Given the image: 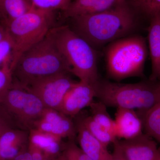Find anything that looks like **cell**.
I'll return each instance as SVG.
<instances>
[{
  "mask_svg": "<svg viewBox=\"0 0 160 160\" xmlns=\"http://www.w3.org/2000/svg\"><path fill=\"white\" fill-rule=\"evenodd\" d=\"M69 19L72 30L96 49L128 36L137 25L134 9L126 0L106 11Z\"/></svg>",
  "mask_w": 160,
  "mask_h": 160,
  "instance_id": "1",
  "label": "cell"
},
{
  "mask_svg": "<svg viewBox=\"0 0 160 160\" xmlns=\"http://www.w3.org/2000/svg\"><path fill=\"white\" fill-rule=\"evenodd\" d=\"M65 72L71 73L58 46L54 27L21 56L12 70L13 82L26 87L40 79Z\"/></svg>",
  "mask_w": 160,
  "mask_h": 160,
  "instance_id": "2",
  "label": "cell"
},
{
  "mask_svg": "<svg viewBox=\"0 0 160 160\" xmlns=\"http://www.w3.org/2000/svg\"><path fill=\"white\" fill-rule=\"evenodd\" d=\"M151 82L124 84L99 79L94 85L96 98L107 107L144 112L160 101V82Z\"/></svg>",
  "mask_w": 160,
  "mask_h": 160,
  "instance_id": "3",
  "label": "cell"
},
{
  "mask_svg": "<svg viewBox=\"0 0 160 160\" xmlns=\"http://www.w3.org/2000/svg\"><path fill=\"white\" fill-rule=\"evenodd\" d=\"M148 53L146 40L141 36H128L109 43L105 50L108 76L118 82L143 76Z\"/></svg>",
  "mask_w": 160,
  "mask_h": 160,
  "instance_id": "4",
  "label": "cell"
},
{
  "mask_svg": "<svg viewBox=\"0 0 160 160\" xmlns=\"http://www.w3.org/2000/svg\"><path fill=\"white\" fill-rule=\"evenodd\" d=\"M54 11L32 7L19 17L3 25L12 44L10 67L13 70L21 56L55 27Z\"/></svg>",
  "mask_w": 160,
  "mask_h": 160,
  "instance_id": "5",
  "label": "cell"
},
{
  "mask_svg": "<svg viewBox=\"0 0 160 160\" xmlns=\"http://www.w3.org/2000/svg\"><path fill=\"white\" fill-rule=\"evenodd\" d=\"M54 31L58 46L71 74L81 82L94 85L100 79L96 49L72 31L68 25L54 27Z\"/></svg>",
  "mask_w": 160,
  "mask_h": 160,
  "instance_id": "6",
  "label": "cell"
},
{
  "mask_svg": "<svg viewBox=\"0 0 160 160\" xmlns=\"http://www.w3.org/2000/svg\"><path fill=\"white\" fill-rule=\"evenodd\" d=\"M2 102L18 128L28 131L46 108L37 95L13 82Z\"/></svg>",
  "mask_w": 160,
  "mask_h": 160,
  "instance_id": "7",
  "label": "cell"
},
{
  "mask_svg": "<svg viewBox=\"0 0 160 160\" xmlns=\"http://www.w3.org/2000/svg\"><path fill=\"white\" fill-rule=\"evenodd\" d=\"M71 74L65 72L43 78L26 88L37 95L46 108L58 110L66 93L77 82Z\"/></svg>",
  "mask_w": 160,
  "mask_h": 160,
  "instance_id": "8",
  "label": "cell"
},
{
  "mask_svg": "<svg viewBox=\"0 0 160 160\" xmlns=\"http://www.w3.org/2000/svg\"><path fill=\"white\" fill-rule=\"evenodd\" d=\"M33 129L60 138L74 140L77 136L75 123L71 118L56 109L46 108L34 123Z\"/></svg>",
  "mask_w": 160,
  "mask_h": 160,
  "instance_id": "9",
  "label": "cell"
},
{
  "mask_svg": "<svg viewBox=\"0 0 160 160\" xmlns=\"http://www.w3.org/2000/svg\"><path fill=\"white\" fill-rule=\"evenodd\" d=\"M94 85L76 82L64 97L58 111L69 117H74L84 108L89 107L96 98Z\"/></svg>",
  "mask_w": 160,
  "mask_h": 160,
  "instance_id": "10",
  "label": "cell"
},
{
  "mask_svg": "<svg viewBox=\"0 0 160 160\" xmlns=\"http://www.w3.org/2000/svg\"><path fill=\"white\" fill-rule=\"evenodd\" d=\"M143 133L129 140L118 141L126 160H157L160 155L156 143Z\"/></svg>",
  "mask_w": 160,
  "mask_h": 160,
  "instance_id": "11",
  "label": "cell"
},
{
  "mask_svg": "<svg viewBox=\"0 0 160 160\" xmlns=\"http://www.w3.org/2000/svg\"><path fill=\"white\" fill-rule=\"evenodd\" d=\"M29 131L12 128L0 135V159L12 160L23 152L28 150Z\"/></svg>",
  "mask_w": 160,
  "mask_h": 160,
  "instance_id": "12",
  "label": "cell"
},
{
  "mask_svg": "<svg viewBox=\"0 0 160 160\" xmlns=\"http://www.w3.org/2000/svg\"><path fill=\"white\" fill-rule=\"evenodd\" d=\"M117 138L129 140L142 134V121L134 109L118 108L115 118Z\"/></svg>",
  "mask_w": 160,
  "mask_h": 160,
  "instance_id": "13",
  "label": "cell"
},
{
  "mask_svg": "<svg viewBox=\"0 0 160 160\" xmlns=\"http://www.w3.org/2000/svg\"><path fill=\"white\" fill-rule=\"evenodd\" d=\"M75 123L77 136L80 148L92 160H112V154L103 144L84 126L79 119Z\"/></svg>",
  "mask_w": 160,
  "mask_h": 160,
  "instance_id": "14",
  "label": "cell"
},
{
  "mask_svg": "<svg viewBox=\"0 0 160 160\" xmlns=\"http://www.w3.org/2000/svg\"><path fill=\"white\" fill-rule=\"evenodd\" d=\"M29 142L42 150L49 158L54 160L61 158L65 143L59 138L34 129L29 130Z\"/></svg>",
  "mask_w": 160,
  "mask_h": 160,
  "instance_id": "15",
  "label": "cell"
},
{
  "mask_svg": "<svg viewBox=\"0 0 160 160\" xmlns=\"http://www.w3.org/2000/svg\"><path fill=\"white\" fill-rule=\"evenodd\" d=\"M148 40L152 63L150 79L154 81L160 74V11L150 18Z\"/></svg>",
  "mask_w": 160,
  "mask_h": 160,
  "instance_id": "16",
  "label": "cell"
},
{
  "mask_svg": "<svg viewBox=\"0 0 160 160\" xmlns=\"http://www.w3.org/2000/svg\"><path fill=\"white\" fill-rule=\"evenodd\" d=\"M142 119L146 134L160 144V101L144 112Z\"/></svg>",
  "mask_w": 160,
  "mask_h": 160,
  "instance_id": "17",
  "label": "cell"
},
{
  "mask_svg": "<svg viewBox=\"0 0 160 160\" xmlns=\"http://www.w3.org/2000/svg\"><path fill=\"white\" fill-rule=\"evenodd\" d=\"M89 107L91 112L90 116L95 122L115 136L114 120L109 115L107 111V106L99 101L97 102L93 101Z\"/></svg>",
  "mask_w": 160,
  "mask_h": 160,
  "instance_id": "18",
  "label": "cell"
},
{
  "mask_svg": "<svg viewBox=\"0 0 160 160\" xmlns=\"http://www.w3.org/2000/svg\"><path fill=\"white\" fill-rule=\"evenodd\" d=\"M79 119L87 130L106 146L111 143L113 144L117 140L114 135L96 122L91 116L82 117Z\"/></svg>",
  "mask_w": 160,
  "mask_h": 160,
  "instance_id": "19",
  "label": "cell"
},
{
  "mask_svg": "<svg viewBox=\"0 0 160 160\" xmlns=\"http://www.w3.org/2000/svg\"><path fill=\"white\" fill-rule=\"evenodd\" d=\"M100 0H74L66 11L63 12L65 18L89 14Z\"/></svg>",
  "mask_w": 160,
  "mask_h": 160,
  "instance_id": "20",
  "label": "cell"
},
{
  "mask_svg": "<svg viewBox=\"0 0 160 160\" xmlns=\"http://www.w3.org/2000/svg\"><path fill=\"white\" fill-rule=\"evenodd\" d=\"M10 64V58L4 62L0 68V102H2L13 83L12 71Z\"/></svg>",
  "mask_w": 160,
  "mask_h": 160,
  "instance_id": "21",
  "label": "cell"
},
{
  "mask_svg": "<svg viewBox=\"0 0 160 160\" xmlns=\"http://www.w3.org/2000/svg\"><path fill=\"white\" fill-rule=\"evenodd\" d=\"M134 10L150 18L160 11V0H131Z\"/></svg>",
  "mask_w": 160,
  "mask_h": 160,
  "instance_id": "22",
  "label": "cell"
},
{
  "mask_svg": "<svg viewBox=\"0 0 160 160\" xmlns=\"http://www.w3.org/2000/svg\"><path fill=\"white\" fill-rule=\"evenodd\" d=\"M35 8L44 10H60L66 11L71 5L72 0H28Z\"/></svg>",
  "mask_w": 160,
  "mask_h": 160,
  "instance_id": "23",
  "label": "cell"
},
{
  "mask_svg": "<svg viewBox=\"0 0 160 160\" xmlns=\"http://www.w3.org/2000/svg\"><path fill=\"white\" fill-rule=\"evenodd\" d=\"M62 160H92L74 142L68 140L64 143Z\"/></svg>",
  "mask_w": 160,
  "mask_h": 160,
  "instance_id": "24",
  "label": "cell"
},
{
  "mask_svg": "<svg viewBox=\"0 0 160 160\" xmlns=\"http://www.w3.org/2000/svg\"><path fill=\"white\" fill-rule=\"evenodd\" d=\"M12 128H18L9 112L0 102V134Z\"/></svg>",
  "mask_w": 160,
  "mask_h": 160,
  "instance_id": "25",
  "label": "cell"
},
{
  "mask_svg": "<svg viewBox=\"0 0 160 160\" xmlns=\"http://www.w3.org/2000/svg\"><path fill=\"white\" fill-rule=\"evenodd\" d=\"M12 49V43L8 37L0 42V66H2L4 62L11 58Z\"/></svg>",
  "mask_w": 160,
  "mask_h": 160,
  "instance_id": "26",
  "label": "cell"
},
{
  "mask_svg": "<svg viewBox=\"0 0 160 160\" xmlns=\"http://www.w3.org/2000/svg\"><path fill=\"white\" fill-rule=\"evenodd\" d=\"M114 149L112 154V160H126L122 153L117 140L114 143Z\"/></svg>",
  "mask_w": 160,
  "mask_h": 160,
  "instance_id": "27",
  "label": "cell"
},
{
  "mask_svg": "<svg viewBox=\"0 0 160 160\" xmlns=\"http://www.w3.org/2000/svg\"><path fill=\"white\" fill-rule=\"evenodd\" d=\"M12 160H32V159L31 154L27 150L20 153Z\"/></svg>",
  "mask_w": 160,
  "mask_h": 160,
  "instance_id": "28",
  "label": "cell"
},
{
  "mask_svg": "<svg viewBox=\"0 0 160 160\" xmlns=\"http://www.w3.org/2000/svg\"><path fill=\"white\" fill-rule=\"evenodd\" d=\"M8 37L7 32L5 26L0 24V42Z\"/></svg>",
  "mask_w": 160,
  "mask_h": 160,
  "instance_id": "29",
  "label": "cell"
},
{
  "mask_svg": "<svg viewBox=\"0 0 160 160\" xmlns=\"http://www.w3.org/2000/svg\"><path fill=\"white\" fill-rule=\"evenodd\" d=\"M157 160H160V156L157 159Z\"/></svg>",
  "mask_w": 160,
  "mask_h": 160,
  "instance_id": "30",
  "label": "cell"
},
{
  "mask_svg": "<svg viewBox=\"0 0 160 160\" xmlns=\"http://www.w3.org/2000/svg\"><path fill=\"white\" fill-rule=\"evenodd\" d=\"M59 160H62V158H61V159H60Z\"/></svg>",
  "mask_w": 160,
  "mask_h": 160,
  "instance_id": "31",
  "label": "cell"
},
{
  "mask_svg": "<svg viewBox=\"0 0 160 160\" xmlns=\"http://www.w3.org/2000/svg\"><path fill=\"white\" fill-rule=\"evenodd\" d=\"M159 78H160V74Z\"/></svg>",
  "mask_w": 160,
  "mask_h": 160,
  "instance_id": "32",
  "label": "cell"
},
{
  "mask_svg": "<svg viewBox=\"0 0 160 160\" xmlns=\"http://www.w3.org/2000/svg\"><path fill=\"white\" fill-rule=\"evenodd\" d=\"M0 160H2V159H0Z\"/></svg>",
  "mask_w": 160,
  "mask_h": 160,
  "instance_id": "33",
  "label": "cell"
},
{
  "mask_svg": "<svg viewBox=\"0 0 160 160\" xmlns=\"http://www.w3.org/2000/svg\"><path fill=\"white\" fill-rule=\"evenodd\" d=\"M1 135V134H0V135Z\"/></svg>",
  "mask_w": 160,
  "mask_h": 160,
  "instance_id": "34",
  "label": "cell"
}]
</instances>
